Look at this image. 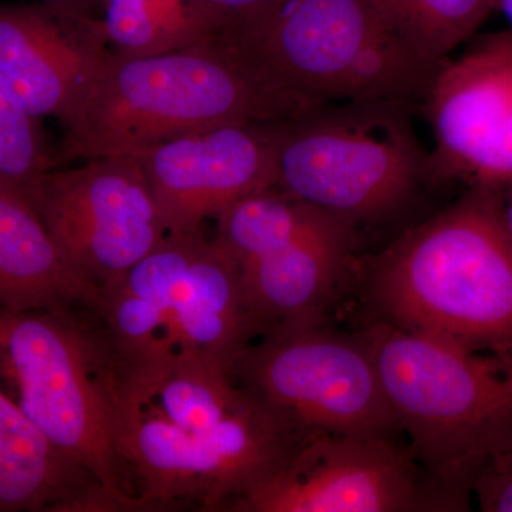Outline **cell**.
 I'll return each mask as SVG.
<instances>
[{"instance_id":"obj_1","label":"cell","mask_w":512,"mask_h":512,"mask_svg":"<svg viewBox=\"0 0 512 512\" xmlns=\"http://www.w3.org/2000/svg\"><path fill=\"white\" fill-rule=\"evenodd\" d=\"M312 107L272 89L215 43L150 56L113 50L64 124L53 170L76 160L138 156L224 124L278 123Z\"/></svg>"},{"instance_id":"obj_2","label":"cell","mask_w":512,"mask_h":512,"mask_svg":"<svg viewBox=\"0 0 512 512\" xmlns=\"http://www.w3.org/2000/svg\"><path fill=\"white\" fill-rule=\"evenodd\" d=\"M504 185L471 184L372 266L370 295L390 323L470 349L512 350V247Z\"/></svg>"},{"instance_id":"obj_3","label":"cell","mask_w":512,"mask_h":512,"mask_svg":"<svg viewBox=\"0 0 512 512\" xmlns=\"http://www.w3.org/2000/svg\"><path fill=\"white\" fill-rule=\"evenodd\" d=\"M360 336L414 460L468 500L478 468L512 448V350L470 349L390 322Z\"/></svg>"},{"instance_id":"obj_4","label":"cell","mask_w":512,"mask_h":512,"mask_svg":"<svg viewBox=\"0 0 512 512\" xmlns=\"http://www.w3.org/2000/svg\"><path fill=\"white\" fill-rule=\"evenodd\" d=\"M79 312L0 305V390L119 511H138L111 406L116 353L100 320L90 326Z\"/></svg>"},{"instance_id":"obj_5","label":"cell","mask_w":512,"mask_h":512,"mask_svg":"<svg viewBox=\"0 0 512 512\" xmlns=\"http://www.w3.org/2000/svg\"><path fill=\"white\" fill-rule=\"evenodd\" d=\"M416 103L332 101L266 124L275 147L276 187L355 222L399 210L429 178L430 153L414 128Z\"/></svg>"},{"instance_id":"obj_6","label":"cell","mask_w":512,"mask_h":512,"mask_svg":"<svg viewBox=\"0 0 512 512\" xmlns=\"http://www.w3.org/2000/svg\"><path fill=\"white\" fill-rule=\"evenodd\" d=\"M229 52L272 89L308 106L419 103L439 70L394 35L370 0H284L254 39Z\"/></svg>"},{"instance_id":"obj_7","label":"cell","mask_w":512,"mask_h":512,"mask_svg":"<svg viewBox=\"0 0 512 512\" xmlns=\"http://www.w3.org/2000/svg\"><path fill=\"white\" fill-rule=\"evenodd\" d=\"M111 404L138 511L194 503L228 511L284 466L305 437L252 393L234 413L202 431L178 429L114 394Z\"/></svg>"},{"instance_id":"obj_8","label":"cell","mask_w":512,"mask_h":512,"mask_svg":"<svg viewBox=\"0 0 512 512\" xmlns=\"http://www.w3.org/2000/svg\"><path fill=\"white\" fill-rule=\"evenodd\" d=\"M231 375L303 434L392 439L400 430L365 339L326 328L322 318L269 330Z\"/></svg>"},{"instance_id":"obj_9","label":"cell","mask_w":512,"mask_h":512,"mask_svg":"<svg viewBox=\"0 0 512 512\" xmlns=\"http://www.w3.org/2000/svg\"><path fill=\"white\" fill-rule=\"evenodd\" d=\"M392 439L312 433L284 466L231 504L239 512L466 511Z\"/></svg>"},{"instance_id":"obj_10","label":"cell","mask_w":512,"mask_h":512,"mask_svg":"<svg viewBox=\"0 0 512 512\" xmlns=\"http://www.w3.org/2000/svg\"><path fill=\"white\" fill-rule=\"evenodd\" d=\"M30 201L67 264L99 289L116 284L168 234L133 156L55 168Z\"/></svg>"},{"instance_id":"obj_11","label":"cell","mask_w":512,"mask_h":512,"mask_svg":"<svg viewBox=\"0 0 512 512\" xmlns=\"http://www.w3.org/2000/svg\"><path fill=\"white\" fill-rule=\"evenodd\" d=\"M116 284L147 303L170 355L231 367L261 335L235 259L204 231L167 234Z\"/></svg>"},{"instance_id":"obj_12","label":"cell","mask_w":512,"mask_h":512,"mask_svg":"<svg viewBox=\"0 0 512 512\" xmlns=\"http://www.w3.org/2000/svg\"><path fill=\"white\" fill-rule=\"evenodd\" d=\"M447 60L423 97L436 147L429 178L512 181V28L471 39Z\"/></svg>"},{"instance_id":"obj_13","label":"cell","mask_w":512,"mask_h":512,"mask_svg":"<svg viewBox=\"0 0 512 512\" xmlns=\"http://www.w3.org/2000/svg\"><path fill=\"white\" fill-rule=\"evenodd\" d=\"M168 234L201 231L229 205L276 187L266 124H224L165 141L134 156Z\"/></svg>"},{"instance_id":"obj_14","label":"cell","mask_w":512,"mask_h":512,"mask_svg":"<svg viewBox=\"0 0 512 512\" xmlns=\"http://www.w3.org/2000/svg\"><path fill=\"white\" fill-rule=\"evenodd\" d=\"M103 20L63 3H0V82L33 116L69 121L111 50Z\"/></svg>"},{"instance_id":"obj_15","label":"cell","mask_w":512,"mask_h":512,"mask_svg":"<svg viewBox=\"0 0 512 512\" xmlns=\"http://www.w3.org/2000/svg\"><path fill=\"white\" fill-rule=\"evenodd\" d=\"M355 221L323 210L298 238L239 266L259 333L322 318L353 245Z\"/></svg>"},{"instance_id":"obj_16","label":"cell","mask_w":512,"mask_h":512,"mask_svg":"<svg viewBox=\"0 0 512 512\" xmlns=\"http://www.w3.org/2000/svg\"><path fill=\"white\" fill-rule=\"evenodd\" d=\"M111 511L119 508L92 474L0 390V512Z\"/></svg>"},{"instance_id":"obj_17","label":"cell","mask_w":512,"mask_h":512,"mask_svg":"<svg viewBox=\"0 0 512 512\" xmlns=\"http://www.w3.org/2000/svg\"><path fill=\"white\" fill-rule=\"evenodd\" d=\"M100 289L67 264L28 197L0 185V305L96 312Z\"/></svg>"},{"instance_id":"obj_18","label":"cell","mask_w":512,"mask_h":512,"mask_svg":"<svg viewBox=\"0 0 512 512\" xmlns=\"http://www.w3.org/2000/svg\"><path fill=\"white\" fill-rule=\"evenodd\" d=\"M384 23L424 63L439 69L470 42L494 0H370Z\"/></svg>"},{"instance_id":"obj_19","label":"cell","mask_w":512,"mask_h":512,"mask_svg":"<svg viewBox=\"0 0 512 512\" xmlns=\"http://www.w3.org/2000/svg\"><path fill=\"white\" fill-rule=\"evenodd\" d=\"M322 211L278 187L268 188L247 195L222 211L217 217L214 239L242 266L298 238Z\"/></svg>"},{"instance_id":"obj_20","label":"cell","mask_w":512,"mask_h":512,"mask_svg":"<svg viewBox=\"0 0 512 512\" xmlns=\"http://www.w3.org/2000/svg\"><path fill=\"white\" fill-rule=\"evenodd\" d=\"M104 29L114 52L160 55L207 43L190 0H103Z\"/></svg>"},{"instance_id":"obj_21","label":"cell","mask_w":512,"mask_h":512,"mask_svg":"<svg viewBox=\"0 0 512 512\" xmlns=\"http://www.w3.org/2000/svg\"><path fill=\"white\" fill-rule=\"evenodd\" d=\"M53 153L43 120L0 82V185L30 200L40 178L53 170Z\"/></svg>"},{"instance_id":"obj_22","label":"cell","mask_w":512,"mask_h":512,"mask_svg":"<svg viewBox=\"0 0 512 512\" xmlns=\"http://www.w3.org/2000/svg\"><path fill=\"white\" fill-rule=\"evenodd\" d=\"M284 0H190L205 42L237 49L247 45L274 18Z\"/></svg>"},{"instance_id":"obj_23","label":"cell","mask_w":512,"mask_h":512,"mask_svg":"<svg viewBox=\"0 0 512 512\" xmlns=\"http://www.w3.org/2000/svg\"><path fill=\"white\" fill-rule=\"evenodd\" d=\"M471 491L481 511L512 512V448L484 461L474 477Z\"/></svg>"},{"instance_id":"obj_24","label":"cell","mask_w":512,"mask_h":512,"mask_svg":"<svg viewBox=\"0 0 512 512\" xmlns=\"http://www.w3.org/2000/svg\"><path fill=\"white\" fill-rule=\"evenodd\" d=\"M503 210L505 228H507L508 238H510L512 247V181L504 185Z\"/></svg>"},{"instance_id":"obj_25","label":"cell","mask_w":512,"mask_h":512,"mask_svg":"<svg viewBox=\"0 0 512 512\" xmlns=\"http://www.w3.org/2000/svg\"><path fill=\"white\" fill-rule=\"evenodd\" d=\"M495 12H501L507 18L508 22H510L512 28V0H500L495 5Z\"/></svg>"},{"instance_id":"obj_26","label":"cell","mask_w":512,"mask_h":512,"mask_svg":"<svg viewBox=\"0 0 512 512\" xmlns=\"http://www.w3.org/2000/svg\"><path fill=\"white\" fill-rule=\"evenodd\" d=\"M46 3H63V5H73L82 8V0H42Z\"/></svg>"},{"instance_id":"obj_27","label":"cell","mask_w":512,"mask_h":512,"mask_svg":"<svg viewBox=\"0 0 512 512\" xmlns=\"http://www.w3.org/2000/svg\"><path fill=\"white\" fill-rule=\"evenodd\" d=\"M497 2H500V0H494V9H495V5H497Z\"/></svg>"}]
</instances>
